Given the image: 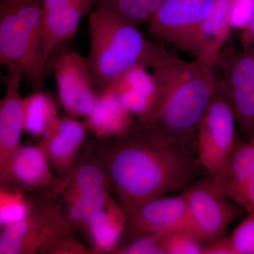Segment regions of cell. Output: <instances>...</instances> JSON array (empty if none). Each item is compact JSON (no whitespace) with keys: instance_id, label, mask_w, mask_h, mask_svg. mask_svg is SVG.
<instances>
[{"instance_id":"cell-30","label":"cell","mask_w":254,"mask_h":254,"mask_svg":"<svg viewBox=\"0 0 254 254\" xmlns=\"http://www.w3.org/2000/svg\"><path fill=\"white\" fill-rule=\"evenodd\" d=\"M254 43V14L249 26L241 31L240 45L242 48H247Z\"/></svg>"},{"instance_id":"cell-32","label":"cell","mask_w":254,"mask_h":254,"mask_svg":"<svg viewBox=\"0 0 254 254\" xmlns=\"http://www.w3.org/2000/svg\"><path fill=\"white\" fill-rule=\"evenodd\" d=\"M110 0H98V3H97L96 6L98 5L103 4L104 3L107 2V1H109Z\"/></svg>"},{"instance_id":"cell-18","label":"cell","mask_w":254,"mask_h":254,"mask_svg":"<svg viewBox=\"0 0 254 254\" xmlns=\"http://www.w3.org/2000/svg\"><path fill=\"white\" fill-rule=\"evenodd\" d=\"M15 178L25 185L37 186L49 178V168L46 155L36 147L17 149L9 165Z\"/></svg>"},{"instance_id":"cell-1","label":"cell","mask_w":254,"mask_h":254,"mask_svg":"<svg viewBox=\"0 0 254 254\" xmlns=\"http://www.w3.org/2000/svg\"><path fill=\"white\" fill-rule=\"evenodd\" d=\"M156 88L141 128L155 139L196 155L198 125L218 91L215 68L177 58L158 44L148 67Z\"/></svg>"},{"instance_id":"cell-21","label":"cell","mask_w":254,"mask_h":254,"mask_svg":"<svg viewBox=\"0 0 254 254\" xmlns=\"http://www.w3.org/2000/svg\"><path fill=\"white\" fill-rule=\"evenodd\" d=\"M106 193L104 187L90 190L76 191L69 210V218L74 222L90 226L104 210Z\"/></svg>"},{"instance_id":"cell-15","label":"cell","mask_w":254,"mask_h":254,"mask_svg":"<svg viewBox=\"0 0 254 254\" xmlns=\"http://www.w3.org/2000/svg\"><path fill=\"white\" fill-rule=\"evenodd\" d=\"M213 177L226 195L254 177V133L247 141L237 138L231 153Z\"/></svg>"},{"instance_id":"cell-16","label":"cell","mask_w":254,"mask_h":254,"mask_svg":"<svg viewBox=\"0 0 254 254\" xmlns=\"http://www.w3.org/2000/svg\"><path fill=\"white\" fill-rule=\"evenodd\" d=\"M86 130L71 118H57L45 133L48 154L57 163L71 160L84 139Z\"/></svg>"},{"instance_id":"cell-19","label":"cell","mask_w":254,"mask_h":254,"mask_svg":"<svg viewBox=\"0 0 254 254\" xmlns=\"http://www.w3.org/2000/svg\"><path fill=\"white\" fill-rule=\"evenodd\" d=\"M127 225L125 212L113 207L103 210L90 225L92 238L100 250L108 252L116 247Z\"/></svg>"},{"instance_id":"cell-22","label":"cell","mask_w":254,"mask_h":254,"mask_svg":"<svg viewBox=\"0 0 254 254\" xmlns=\"http://www.w3.org/2000/svg\"><path fill=\"white\" fill-rule=\"evenodd\" d=\"M165 254H203L205 244L193 234L182 230L164 232Z\"/></svg>"},{"instance_id":"cell-25","label":"cell","mask_w":254,"mask_h":254,"mask_svg":"<svg viewBox=\"0 0 254 254\" xmlns=\"http://www.w3.org/2000/svg\"><path fill=\"white\" fill-rule=\"evenodd\" d=\"M227 18L232 30L242 31L254 14V0H226Z\"/></svg>"},{"instance_id":"cell-8","label":"cell","mask_w":254,"mask_h":254,"mask_svg":"<svg viewBox=\"0 0 254 254\" xmlns=\"http://www.w3.org/2000/svg\"><path fill=\"white\" fill-rule=\"evenodd\" d=\"M215 4V0H165L148 23L149 36L185 52Z\"/></svg>"},{"instance_id":"cell-11","label":"cell","mask_w":254,"mask_h":254,"mask_svg":"<svg viewBox=\"0 0 254 254\" xmlns=\"http://www.w3.org/2000/svg\"><path fill=\"white\" fill-rule=\"evenodd\" d=\"M6 68V93L0 104V150L4 170L17 150L23 129V99L20 96L23 77L14 66Z\"/></svg>"},{"instance_id":"cell-3","label":"cell","mask_w":254,"mask_h":254,"mask_svg":"<svg viewBox=\"0 0 254 254\" xmlns=\"http://www.w3.org/2000/svg\"><path fill=\"white\" fill-rule=\"evenodd\" d=\"M90 50L87 63L98 94L111 89L132 68H147L157 44L136 26L96 6L88 14Z\"/></svg>"},{"instance_id":"cell-13","label":"cell","mask_w":254,"mask_h":254,"mask_svg":"<svg viewBox=\"0 0 254 254\" xmlns=\"http://www.w3.org/2000/svg\"><path fill=\"white\" fill-rule=\"evenodd\" d=\"M98 0H66L46 13L44 40L46 59L50 64L54 53L74 36L81 20L93 11Z\"/></svg>"},{"instance_id":"cell-26","label":"cell","mask_w":254,"mask_h":254,"mask_svg":"<svg viewBox=\"0 0 254 254\" xmlns=\"http://www.w3.org/2000/svg\"><path fill=\"white\" fill-rule=\"evenodd\" d=\"M164 232L144 235L134 239L123 251L128 254H165Z\"/></svg>"},{"instance_id":"cell-24","label":"cell","mask_w":254,"mask_h":254,"mask_svg":"<svg viewBox=\"0 0 254 254\" xmlns=\"http://www.w3.org/2000/svg\"><path fill=\"white\" fill-rule=\"evenodd\" d=\"M228 237L232 254H254V214L248 213Z\"/></svg>"},{"instance_id":"cell-28","label":"cell","mask_w":254,"mask_h":254,"mask_svg":"<svg viewBox=\"0 0 254 254\" xmlns=\"http://www.w3.org/2000/svg\"><path fill=\"white\" fill-rule=\"evenodd\" d=\"M227 196L247 213L254 214V177L232 190Z\"/></svg>"},{"instance_id":"cell-12","label":"cell","mask_w":254,"mask_h":254,"mask_svg":"<svg viewBox=\"0 0 254 254\" xmlns=\"http://www.w3.org/2000/svg\"><path fill=\"white\" fill-rule=\"evenodd\" d=\"M232 31L227 18L226 0H215L213 11L190 40L185 53L215 68Z\"/></svg>"},{"instance_id":"cell-9","label":"cell","mask_w":254,"mask_h":254,"mask_svg":"<svg viewBox=\"0 0 254 254\" xmlns=\"http://www.w3.org/2000/svg\"><path fill=\"white\" fill-rule=\"evenodd\" d=\"M50 64L63 108L72 116L88 117L96 106L100 95L86 58L76 51H64L53 57Z\"/></svg>"},{"instance_id":"cell-14","label":"cell","mask_w":254,"mask_h":254,"mask_svg":"<svg viewBox=\"0 0 254 254\" xmlns=\"http://www.w3.org/2000/svg\"><path fill=\"white\" fill-rule=\"evenodd\" d=\"M131 116L116 93L110 89L100 95L94 110L86 118L92 129L108 136L128 134L131 128Z\"/></svg>"},{"instance_id":"cell-17","label":"cell","mask_w":254,"mask_h":254,"mask_svg":"<svg viewBox=\"0 0 254 254\" xmlns=\"http://www.w3.org/2000/svg\"><path fill=\"white\" fill-rule=\"evenodd\" d=\"M53 98L41 90L23 99V128L33 136L44 135L57 117Z\"/></svg>"},{"instance_id":"cell-4","label":"cell","mask_w":254,"mask_h":254,"mask_svg":"<svg viewBox=\"0 0 254 254\" xmlns=\"http://www.w3.org/2000/svg\"><path fill=\"white\" fill-rule=\"evenodd\" d=\"M44 0H0V64L19 70L34 91L51 72L44 40Z\"/></svg>"},{"instance_id":"cell-29","label":"cell","mask_w":254,"mask_h":254,"mask_svg":"<svg viewBox=\"0 0 254 254\" xmlns=\"http://www.w3.org/2000/svg\"><path fill=\"white\" fill-rule=\"evenodd\" d=\"M203 254H232L229 237L225 235L205 245Z\"/></svg>"},{"instance_id":"cell-5","label":"cell","mask_w":254,"mask_h":254,"mask_svg":"<svg viewBox=\"0 0 254 254\" xmlns=\"http://www.w3.org/2000/svg\"><path fill=\"white\" fill-rule=\"evenodd\" d=\"M183 193L186 214L174 230L190 232L205 245L225 236L240 214L238 205L223 193L211 175L192 182Z\"/></svg>"},{"instance_id":"cell-2","label":"cell","mask_w":254,"mask_h":254,"mask_svg":"<svg viewBox=\"0 0 254 254\" xmlns=\"http://www.w3.org/2000/svg\"><path fill=\"white\" fill-rule=\"evenodd\" d=\"M111 160L112 180L125 212L170 192L185 190L201 170L196 155L155 139L141 128Z\"/></svg>"},{"instance_id":"cell-7","label":"cell","mask_w":254,"mask_h":254,"mask_svg":"<svg viewBox=\"0 0 254 254\" xmlns=\"http://www.w3.org/2000/svg\"><path fill=\"white\" fill-rule=\"evenodd\" d=\"M237 127L232 107L218 86L197 130V161L208 175L215 176L231 153L237 140Z\"/></svg>"},{"instance_id":"cell-10","label":"cell","mask_w":254,"mask_h":254,"mask_svg":"<svg viewBox=\"0 0 254 254\" xmlns=\"http://www.w3.org/2000/svg\"><path fill=\"white\" fill-rule=\"evenodd\" d=\"M186 210V198L182 193L155 198L125 213L127 224L136 239L175 230L185 218Z\"/></svg>"},{"instance_id":"cell-6","label":"cell","mask_w":254,"mask_h":254,"mask_svg":"<svg viewBox=\"0 0 254 254\" xmlns=\"http://www.w3.org/2000/svg\"><path fill=\"white\" fill-rule=\"evenodd\" d=\"M215 69L219 72V88L247 141L254 133V43L241 50L232 47L222 50Z\"/></svg>"},{"instance_id":"cell-20","label":"cell","mask_w":254,"mask_h":254,"mask_svg":"<svg viewBox=\"0 0 254 254\" xmlns=\"http://www.w3.org/2000/svg\"><path fill=\"white\" fill-rule=\"evenodd\" d=\"M165 0H110L98 5L113 11L127 22L138 27L148 23Z\"/></svg>"},{"instance_id":"cell-31","label":"cell","mask_w":254,"mask_h":254,"mask_svg":"<svg viewBox=\"0 0 254 254\" xmlns=\"http://www.w3.org/2000/svg\"><path fill=\"white\" fill-rule=\"evenodd\" d=\"M66 0H44L45 10L46 13L53 11V9H56L60 5L63 4Z\"/></svg>"},{"instance_id":"cell-27","label":"cell","mask_w":254,"mask_h":254,"mask_svg":"<svg viewBox=\"0 0 254 254\" xmlns=\"http://www.w3.org/2000/svg\"><path fill=\"white\" fill-rule=\"evenodd\" d=\"M104 182V175L99 168L93 165H85L80 169L76 176V191L103 188Z\"/></svg>"},{"instance_id":"cell-23","label":"cell","mask_w":254,"mask_h":254,"mask_svg":"<svg viewBox=\"0 0 254 254\" xmlns=\"http://www.w3.org/2000/svg\"><path fill=\"white\" fill-rule=\"evenodd\" d=\"M28 208L20 193L1 192L0 201V222L9 226L28 218Z\"/></svg>"}]
</instances>
